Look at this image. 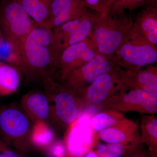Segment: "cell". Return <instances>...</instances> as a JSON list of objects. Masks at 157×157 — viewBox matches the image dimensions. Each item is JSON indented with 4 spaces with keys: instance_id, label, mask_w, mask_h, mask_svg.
Segmentation results:
<instances>
[{
    "instance_id": "cell-2",
    "label": "cell",
    "mask_w": 157,
    "mask_h": 157,
    "mask_svg": "<svg viewBox=\"0 0 157 157\" xmlns=\"http://www.w3.org/2000/svg\"><path fill=\"white\" fill-rule=\"evenodd\" d=\"M36 25L18 0H0V30L18 60L23 42Z\"/></svg>"
},
{
    "instance_id": "cell-24",
    "label": "cell",
    "mask_w": 157,
    "mask_h": 157,
    "mask_svg": "<svg viewBox=\"0 0 157 157\" xmlns=\"http://www.w3.org/2000/svg\"><path fill=\"white\" fill-rule=\"evenodd\" d=\"M109 2V0H84L86 8L103 14L107 13Z\"/></svg>"
},
{
    "instance_id": "cell-6",
    "label": "cell",
    "mask_w": 157,
    "mask_h": 157,
    "mask_svg": "<svg viewBox=\"0 0 157 157\" xmlns=\"http://www.w3.org/2000/svg\"><path fill=\"white\" fill-rule=\"evenodd\" d=\"M110 63L102 54L69 73L63 80V85L74 92L84 89L100 76L111 71Z\"/></svg>"
},
{
    "instance_id": "cell-25",
    "label": "cell",
    "mask_w": 157,
    "mask_h": 157,
    "mask_svg": "<svg viewBox=\"0 0 157 157\" xmlns=\"http://www.w3.org/2000/svg\"><path fill=\"white\" fill-rule=\"evenodd\" d=\"M50 154L53 157H64L66 147L61 142H56L52 146Z\"/></svg>"
},
{
    "instance_id": "cell-30",
    "label": "cell",
    "mask_w": 157,
    "mask_h": 157,
    "mask_svg": "<svg viewBox=\"0 0 157 157\" xmlns=\"http://www.w3.org/2000/svg\"><path fill=\"white\" fill-rule=\"evenodd\" d=\"M156 3L157 0H148V7H155L156 6Z\"/></svg>"
},
{
    "instance_id": "cell-26",
    "label": "cell",
    "mask_w": 157,
    "mask_h": 157,
    "mask_svg": "<svg viewBox=\"0 0 157 157\" xmlns=\"http://www.w3.org/2000/svg\"><path fill=\"white\" fill-rule=\"evenodd\" d=\"M8 145L0 140V157H19L16 153L10 149Z\"/></svg>"
},
{
    "instance_id": "cell-23",
    "label": "cell",
    "mask_w": 157,
    "mask_h": 157,
    "mask_svg": "<svg viewBox=\"0 0 157 157\" xmlns=\"http://www.w3.org/2000/svg\"><path fill=\"white\" fill-rule=\"evenodd\" d=\"M120 120L106 113H101L93 117L91 124L93 129L98 132L115 125Z\"/></svg>"
},
{
    "instance_id": "cell-10",
    "label": "cell",
    "mask_w": 157,
    "mask_h": 157,
    "mask_svg": "<svg viewBox=\"0 0 157 157\" xmlns=\"http://www.w3.org/2000/svg\"><path fill=\"white\" fill-rule=\"evenodd\" d=\"M117 49L121 58L132 66L143 67L154 63L157 60L155 45L144 36L141 38L133 36L127 42L123 41Z\"/></svg>"
},
{
    "instance_id": "cell-16",
    "label": "cell",
    "mask_w": 157,
    "mask_h": 157,
    "mask_svg": "<svg viewBox=\"0 0 157 157\" xmlns=\"http://www.w3.org/2000/svg\"><path fill=\"white\" fill-rule=\"evenodd\" d=\"M37 25L50 29L51 0H18Z\"/></svg>"
},
{
    "instance_id": "cell-5",
    "label": "cell",
    "mask_w": 157,
    "mask_h": 157,
    "mask_svg": "<svg viewBox=\"0 0 157 157\" xmlns=\"http://www.w3.org/2000/svg\"><path fill=\"white\" fill-rule=\"evenodd\" d=\"M100 14L89 10L81 17L52 30L54 44L59 56L68 46L87 38L92 30L93 23L96 22Z\"/></svg>"
},
{
    "instance_id": "cell-14",
    "label": "cell",
    "mask_w": 157,
    "mask_h": 157,
    "mask_svg": "<svg viewBox=\"0 0 157 157\" xmlns=\"http://www.w3.org/2000/svg\"><path fill=\"white\" fill-rule=\"evenodd\" d=\"M109 73L98 77L84 92L88 101L100 104L107 101L113 94L117 88V79L113 74Z\"/></svg>"
},
{
    "instance_id": "cell-21",
    "label": "cell",
    "mask_w": 157,
    "mask_h": 157,
    "mask_svg": "<svg viewBox=\"0 0 157 157\" xmlns=\"http://www.w3.org/2000/svg\"><path fill=\"white\" fill-rule=\"evenodd\" d=\"M157 120L154 117L143 118L142 122V139L150 147L157 149Z\"/></svg>"
},
{
    "instance_id": "cell-31",
    "label": "cell",
    "mask_w": 157,
    "mask_h": 157,
    "mask_svg": "<svg viewBox=\"0 0 157 157\" xmlns=\"http://www.w3.org/2000/svg\"><path fill=\"white\" fill-rule=\"evenodd\" d=\"M4 38H3L1 30H0V46L2 44L3 42H4Z\"/></svg>"
},
{
    "instance_id": "cell-7",
    "label": "cell",
    "mask_w": 157,
    "mask_h": 157,
    "mask_svg": "<svg viewBox=\"0 0 157 157\" xmlns=\"http://www.w3.org/2000/svg\"><path fill=\"white\" fill-rule=\"evenodd\" d=\"M117 19L101 14L98 19L94 37L96 48L101 54L109 55L117 50L124 38V29L116 25Z\"/></svg>"
},
{
    "instance_id": "cell-28",
    "label": "cell",
    "mask_w": 157,
    "mask_h": 157,
    "mask_svg": "<svg viewBox=\"0 0 157 157\" xmlns=\"http://www.w3.org/2000/svg\"><path fill=\"white\" fill-rule=\"evenodd\" d=\"M121 1V0H109L108 10L110 7L115 6V5H116L119 2ZM108 10H107V11H108Z\"/></svg>"
},
{
    "instance_id": "cell-12",
    "label": "cell",
    "mask_w": 157,
    "mask_h": 157,
    "mask_svg": "<svg viewBox=\"0 0 157 157\" xmlns=\"http://www.w3.org/2000/svg\"><path fill=\"white\" fill-rule=\"evenodd\" d=\"M89 10L84 0H51L50 29L81 17Z\"/></svg>"
},
{
    "instance_id": "cell-3",
    "label": "cell",
    "mask_w": 157,
    "mask_h": 157,
    "mask_svg": "<svg viewBox=\"0 0 157 157\" xmlns=\"http://www.w3.org/2000/svg\"><path fill=\"white\" fill-rule=\"evenodd\" d=\"M42 84L50 104L51 123L56 129L67 128L73 124L78 115V98L73 91L57 83L52 77L45 79Z\"/></svg>"
},
{
    "instance_id": "cell-32",
    "label": "cell",
    "mask_w": 157,
    "mask_h": 157,
    "mask_svg": "<svg viewBox=\"0 0 157 157\" xmlns=\"http://www.w3.org/2000/svg\"><path fill=\"white\" fill-rule=\"evenodd\" d=\"M132 157H145L140 156H132Z\"/></svg>"
},
{
    "instance_id": "cell-19",
    "label": "cell",
    "mask_w": 157,
    "mask_h": 157,
    "mask_svg": "<svg viewBox=\"0 0 157 157\" xmlns=\"http://www.w3.org/2000/svg\"><path fill=\"white\" fill-rule=\"evenodd\" d=\"M127 83L133 89L142 90L144 91L157 95V75L156 69L142 70L126 78Z\"/></svg>"
},
{
    "instance_id": "cell-4",
    "label": "cell",
    "mask_w": 157,
    "mask_h": 157,
    "mask_svg": "<svg viewBox=\"0 0 157 157\" xmlns=\"http://www.w3.org/2000/svg\"><path fill=\"white\" fill-rule=\"evenodd\" d=\"M34 124L20 104L0 107V140L7 145L25 148L31 142Z\"/></svg>"
},
{
    "instance_id": "cell-17",
    "label": "cell",
    "mask_w": 157,
    "mask_h": 157,
    "mask_svg": "<svg viewBox=\"0 0 157 157\" xmlns=\"http://www.w3.org/2000/svg\"><path fill=\"white\" fill-rule=\"evenodd\" d=\"M21 71L17 67L0 60V96L10 95L17 91L21 79Z\"/></svg>"
},
{
    "instance_id": "cell-15",
    "label": "cell",
    "mask_w": 157,
    "mask_h": 157,
    "mask_svg": "<svg viewBox=\"0 0 157 157\" xmlns=\"http://www.w3.org/2000/svg\"><path fill=\"white\" fill-rule=\"evenodd\" d=\"M137 126L128 120L120 119L115 125L100 131V138L107 143L128 144L135 142Z\"/></svg>"
},
{
    "instance_id": "cell-11",
    "label": "cell",
    "mask_w": 157,
    "mask_h": 157,
    "mask_svg": "<svg viewBox=\"0 0 157 157\" xmlns=\"http://www.w3.org/2000/svg\"><path fill=\"white\" fill-rule=\"evenodd\" d=\"M94 47L86 38L63 51L59 57L57 68L62 80L73 70L94 58L97 54Z\"/></svg>"
},
{
    "instance_id": "cell-13",
    "label": "cell",
    "mask_w": 157,
    "mask_h": 157,
    "mask_svg": "<svg viewBox=\"0 0 157 157\" xmlns=\"http://www.w3.org/2000/svg\"><path fill=\"white\" fill-rule=\"evenodd\" d=\"M20 105L34 123L42 122L49 124L50 104L45 93L29 92L21 98Z\"/></svg>"
},
{
    "instance_id": "cell-18",
    "label": "cell",
    "mask_w": 157,
    "mask_h": 157,
    "mask_svg": "<svg viewBox=\"0 0 157 157\" xmlns=\"http://www.w3.org/2000/svg\"><path fill=\"white\" fill-rule=\"evenodd\" d=\"M157 11L156 7L150 6L141 11L137 22L141 33L154 45L157 44Z\"/></svg>"
},
{
    "instance_id": "cell-9",
    "label": "cell",
    "mask_w": 157,
    "mask_h": 157,
    "mask_svg": "<svg viewBox=\"0 0 157 157\" xmlns=\"http://www.w3.org/2000/svg\"><path fill=\"white\" fill-rule=\"evenodd\" d=\"M91 121L90 115L85 113L79 117L70 130L66 140L69 157H83L94 146L95 139Z\"/></svg>"
},
{
    "instance_id": "cell-22",
    "label": "cell",
    "mask_w": 157,
    "mask_h": 157,
    "mask_svg": "<svg viewBox=\"0 0 157 157\" xmlns=\"http://www.w3.org/2000/svg\"><path fill=\"white\" fill-rule=\"evenodd\" d=\"M129 147L128 144H99L96 152L101 157H121Z\"/></svg>"
},
{
    "instance_id": "cell-29",
    "label": "cell",
    "mask_w": 157,
    "mask_h": 157,
    "mask_svg": "<svg viewBox=\"0 0 157 157\" xmlns=\"http://www.w3.org/2000/svg\"><path fill=\"white\" fill-rule=\"evenodd\" d=\"M150 157H157V149H150Z\"/></svg>"
},
{
    "instance_id": "cell-20",
    "label": "cell",
    "mask_w": 157,
    "mask_h": 157,
    "mask_svg": "<svg viewBox=\"0 0 157 157\" xmlns=\"http://www.w3.org/2000/svg\"><path fill=\"white\" fill-rule=\"evenodd\" d=\"M53 139V132L49 128L48 124L42 122L34 123L31 142L43 148L50 145Z\"/></svg>"
},
{
    "instance_id": "cell-8",
    "label": "cell",
    "mask_w": 157,
    "mask_h": 157,
    "mask_svg": "<svg viewBox=\"0 0 157 157\" xmlns=\"http://www.w3.org/2000/svg\"><path fill=\"white\" fill-rule=\"evenodd\" d=\"M107 101L109 108L118 111L148 114L157 112V95L142 90L132 89L125 94L113 96Z\"/></svg>"
},
{
    "instance_id": "cell-1",
    "label": "cell",
    "mask_w": 157,
    "mask_h": 157,
    "mask_svg": "<svg viewBox=\"0 0 157 157\" xmlns=\"http://www.w3.org/2000/svg\"><path fill=\"white\" fill-rule=\"evenodd\" d=\"M59 59L52 30L36 25L21 45L19 69L29 80L42 83L46 78H53Z\"/></svg>"
},
{
    "instance_id": "cell-27",
    "label": "cell",
    "mask_w": 157,
    "mask_h": 157,
    "mask_svg": "<svg viewBox=\"0 0 157 157\" xmlns=\"http://www.w3.org/2000/svg\"><path fill=\"white\" fill-rule=\"evenodd\" d=\"M83 157H101L97 152L93 151H92L89 152L87 154H86Z\"/></svg>"
}]
</instances>
